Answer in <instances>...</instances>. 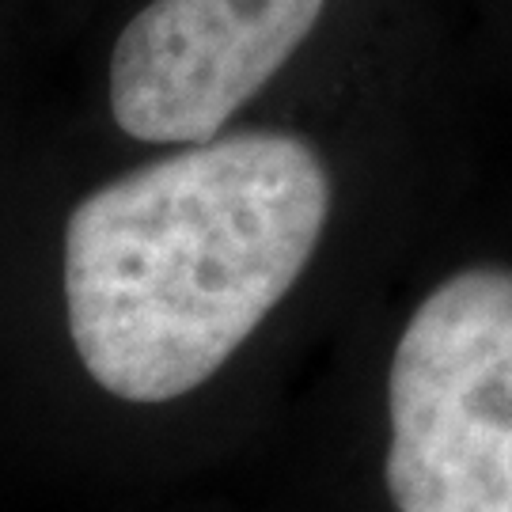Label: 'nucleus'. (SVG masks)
Here are the masks:
<instances>
[{"label": "nucleus", "instance_id": "f257e3e1", "mask_svg": "<svg viewBox=\"0 0 512 512\" xmlns=\"http://www.w3.org/2000/svg\"><path fill=\"white\" fill-rule=\"evenodd\" d=\"M330 217V175L296 133L247 129L99 186L65 228L80 361L126 403L202 387L285 300Z\"/></svg>", "mask_w": 512, "mask_h": 512}, {"label": "nucleus", "instance_id": "f03ea898", "mask_svg": "<svg viewBox=\"0 0 512 512\" xmlns=\"http://www.w3.org/2000/svg\"><path fill=\"white\" fill-rule=\"evenodd\" d=\"M395 512H512V270L467 266L410 315L387 376Z\"/></svg>", "mask_w": 512, "mask_h": 512}, {"label": "nucleus", "instance_id": "7ed1b4c3", "mask_svg": "<svg viewBox=\"0 0 512 512\" xmlns=\"http://www.w3.org/2000/svg\"><path fill=\"white\" fill-rule=\"evenodd\" d=\"M327 0H152L110 57V114L145 145H202L300 50Z\"/></svg>", "mask_w": 512, "mask_h": 512}]
</instances>
